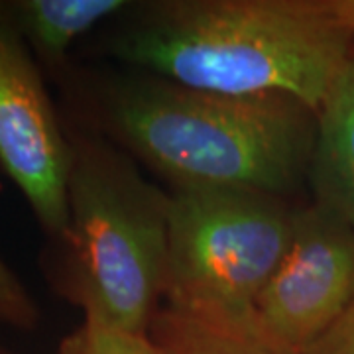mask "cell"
<instances>
[{
    "mask_svg": "<svg viewBox=\"0 0 354 354\" xmlns=\"http://www.w3.org/2000/svg\"><path fill=\"white\" fill-rule=\"evenodd\" d=\"M0 354H16V353H14L12 348H8V346H6L4 342L0 341Z\"/></svg>",
    "mask_w": 354,
    "mask_h": 354,
    "instance_id": "cell-14",
    "label": "cell"
},
{
    "mask_svg": "<svg viewBox=\"0 0 354 354\" xmlns=\"http://www.w3.org/2000/svg\"><path fill=\"white\" fill-rule=\"evenodd\" d=\"M57 354H152V351L146 335H132L99 319L83 317V323L62 339Z\"/></svg>",
    "mask_w": 354,
    "mask_h": 354,
    "instance_id": "cell-10",
    "label": "cell"
},
{
    "mask_svg": "<svg viewBox=\"0 0 354 354\" xmlns=\"http://www.w3.org/2000/svg\"><path fill=\"white\" fill-rule=\"evenodd\" d=\"M41 321L38 301L0 254V325L18 330L38 329Z\"/></svg>",
    "mask_w": 354,
    "mask_h": 354,
    "instance_id": "cell-11",
    "label": "cell"
},
{
    "mask_svg": "<svg viewBox=\"0 0 354 354\" xmlns=\"http://www.w3.org/2000/svg\"><path fill=\"white\" fill-rule=\"evenodd\" d=\"M311 199L354 228V41L317 111Z\"/></svg>",
    "mask_w": 354,
    "mask_h": 354,
    "instance_id": "cell-8",
    "label": "cell"
},
{
    "mask_svg": "<svg viewBox=\"0 0 354 354\" xmlns=\"http://www.w3.org/2000/svg\"><path fill=\"white\" fill-rule=\"evenodd\" d=\"M69 223L41 254L44 278L83 317L146 335L164 305L171 195L136 160L67 120Z\"/></svg>",
    "mask_w": 354,
    "mask_h": 354,
    "instance_id": "cell-3",
    "label": "cell"
},
{
    "mask_svg": "<svg viewBox=\"0 0 354 354\" xmlns=\"http://www.w3.org/2000/svg\"><path fill=\"white\" fill-rule=\"evenodd\" d=\"M304 354H354V304Z\"/></svg>",
    "mask_w": 354,
    "mask_h": 354,
    "instance_id": "cell-12",
    "label": "cell"
},
{
    "mask_svg": "<svg viewBox=\"0 0 354 354\" xmlns=\"http://www.w3.org/2000/svg\"><path fill=\"white\" fill-rule=\"evenodd\" d=\"M69 136L46 73L0 14V167L20 189L46 242L57 241L69 223Z\"/></svg>",
    "mask_w": 354,
    "mask_h": 354,
    "instance_id": "cell-6",
    "label": "cell"
},
{
    "mask_svg": "<svg viewBox=\"0 0 354 354\" xmlns=\"http://www.w3.org/2000/svg\"><path fill=\"white\" fill-rule=\"evenodd\" d=\"M169 195L164 307L254 333V304L290 246L301 203L241 187H179Z\"/></svg>",
    "mask_w": 354,
    "mask_h": 354,
    "instance_id": "cell-4",
    "label": "cell"
},
{
    "mask_svg": "<svg viewBox=\"0 0 354 354\" xmlns=\"http://www.w3.org/2000/svg\"><path fill=\"white\" fill-rule=\"evenodd\" d=\"M130 6L132 0H0V14L53 81L73 62L75 44Z\"/></svg>",
    "mask_w": 354,
    "mask_h": 354,
    "instance_id": "cell-7",
    "label": "cell"
},
{
    "mask_svg": "<svg viewBox=\"0 0 354 354\" xmlns=\"http://www.w3.org/2000/svg\"><path fill=\"white\" fill-rule=\"evenodd\" d=\"M59 113L179 187L293 195L309 181L317 111L288 95L234 97L73 62L53 79Z\"/></svg>",
    "mask_w": 354,
    "mask_h": 354,
    "instance_id": "cell-1",
    "label": "cell"
},
{
    "mask_svg": "<svg viewBox=\"0 0 354 354\" xmlns=\"http://www.w3.org/2000/svg\"><path fill=\"white\" fill-rule=\"evenodd\" d=\"M315 6L333 24L354 34V0H315Z\"/></svg>",
    "mask_w": 354,
    "mask_h": 354,
    "instance_id": "cell-13",
    "label": "cell"
},
{
    "mask_svg": "<svg viewBox=\"0 0 354 354\" xmlns=\"http://www.w3.org/2000/svg\"><path fill=\"white\" fill-rule=\"evenodd\" d=\"M353 41L315 0H148L91 34L87 51L183 87L319 111Z\"/></svg>",
    "mask_w": 354,
    "mask_h": 354,
    "instance_id": "cell-2",
    "label": "cell"
},
{
    "mask_svg": "<svg viewBox=\"0 0 354 354\" xmlns=\"http://www.w3.org/2000/svg\"><path fill=\"white\" fill-rule=\"evenodd\" d=\"M354 304V228L325 205L304 201L290 246L254 304V333L304 354Z\"/></svg>",
    "mask_w": 354,
    "mask_h": 354,
    "instance_id": "cell-5",
    "label": "cell"
},
{
    "mask_svg": "<svg viewBox=\"0 0 354 354\" xmlns=\"http://www.w3.org/2000/svg\"><path fill=\"white\" fill-rule=\"evenodd\" d=\"M146 339L152 354H286L254 333L216 327L160 307Z\"/></svg>",
    "mask_w": 354,
    "mask_h": 354,
    "instance_id": "cell-9",
    "label": "cell"
}]
</instances>
